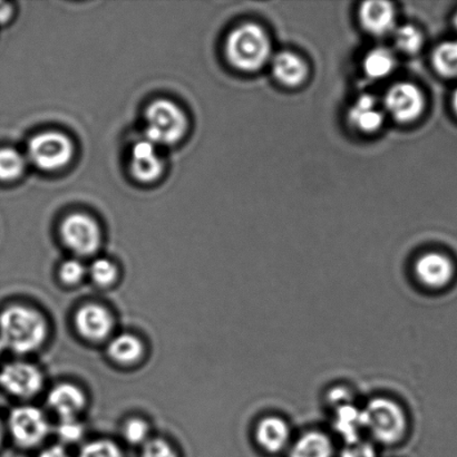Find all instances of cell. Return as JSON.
<instances>
[{"label":"cell","instance_id":"obj_3","mask_svg":"<svg viewBox=\"0 0 457 457\" xmlns=\"http://www.w3.org/2000/svg\"><path fill=\"white\" fill-rule=\"evenodd\" d=\"M146 137L155 145H172L187 129V116L173 102L159 100L146 110Z\"/></svg>","mask_w":457,"mask_h":457},{"label":"cell","instance_id":"obj_9","mask_svg":"<svg viewBox=\"0 0 457 457\" xmlns=\"http://www.w3.org/2000/svg\"><path fill=\"white\" fill-rule=\"evenodd\" d=\"M385 106L398 122H411L422 114L424 97L415 85L398 83L389 88L385 97Z\"/></svg>","mask_w":457,"mask_h":457},{"label":"cell","instance_id":"obj_29","mask_svg":"<svg viewBox=\"0 0 457 457\" xmlns=\"http://www.w3.org/2000/svg\"><path fill=\"white\" fill-rule=\"evenodd\" d=\"M57 433L62 441L74 443L82 438L84 428L78 419L61 420V423L57 428Z\"/></svg>","mask_w":457,"mask_h":457},{"label":"cell","instance_id":"obj_14","mask_svg":"<svg viewBox=\"0 0 457 457\" xmlns=\"http://www.w3.org/2000/svg\"><path fill=\"white\" fill-rule=\"evenodd\" d=\"M361 21L365 29L376 36L389 33L395 25V9L387 2H366L360 11Z\"/></svg>","mask_w":457,"mask_h":457},{"label":"cell","instance_id":"obj_23","mask_svg":"<svg viewBox=\"0 0 457 457\" xmlns=\"http://www.w3.org/2000/svg\"><path fill=\"white\" fill-rule=\"evenodd\" d=\"M24 170L25 159L20 152L12 149H0V180H16Z\"/></svg>","mask_w":457,"mask_h":457},{"label":"cell","instance_id":"obj_1","mask_svg":"<svg viewBox=\"0 0 457 457\" xmlns=\"http://www.w3.org/2000/svg\"><path fill=\"white\" fill-rule=\"evenodd\" d=\"M47 337V322L34 308L12 304L0 312V342L16 353L37 351Z\"/></svg>","mask_w":457,"mask_h":457},{"label":"cell","instance_id":"obj_25","mask_svg":"<svg viewBox=\"0 0 457 457\" xmlns=\"http://www.w3.org/2000/svg\"><path fill=\"white\" fill-rule=\"evenodd\" d=\"M89 276L97 286L109 287L118 279V268L110 260L97 259L89 268Z\"/></svg>","mask_w":457,"mask_h":457},{"label":"cell","instance_id":"obj_19","mask_svg":"<svg viewBox=\"0 0 457 457\" xmlns=\"http://www.w3.org/2000/svg\"><path fill=\"white\" fill-rule=\"evenodd\" d=\"M145 347L137 336L120 334L111 340L107 353L112 361L120 365L129 366L141 360Z\"/></svg>","mask_w":457,"mask_h":457},{"label":"cell","instance_id":"obj_7","mask_svg":"<svg viewBox=\"0 0 457 457\" xmlns=\"http://www.w3.org/2000/svg\"><path fill=\"white\" fill-rule=\"evenodd\" d=\"M62 239L74 253L87 257L101 245L100 227L87 214L74 213L67 217L61 227Z\"/></svg>","mask_w":457,"mask_h":457},{"label":"cell","instance_id":"obj_12","mask_svg":"<svg viewBox=\"0 0 457 457\" xmlns=\"http://www.w3.org/2000/svg\"><path fill=\"white\" fill-rule=\"evenodd\" d=\"M163 160L156 145L149 140L137 143L132 152L131 172L137 181L150 183L163 172Z\"/></svg>","mask_w":457,"mask_h":457},{"label":"cell","instance_id":"obj_30","mask_svg":"<svg viewBox=\"0 0 457 457\" xmlns=\"http://www.w3.org/2000/svg\"><path fill=\"white\" fill-rule=\"evenodd\" d=\"M142 457H178V455L167 441L162 438H154L145 443Z\"/></svg>","mask_w":457,"mask_h":457},{"label":"cell","instance_id":"obj_33","mask_svg":"<svg viewBox=\"0 0 457 457\" xmlns=\"http://www.w3.org/2000/svg\"><path fill=\"white\" fill-rule=\"evenodd\" d=\"M12 9L11 4L0 3V24L6 22L11 18Z\"/></svg>","mask_w":457,"mask_h":457},{"label":"cell","instance_id":"obj_4","mask_svg":"<svg viewBox=\"0 0 457 457\" xmlns=\"http://www.w3.org/2000/svg\"><path fill=\"white\" fill-rule=\"evenodd\" d=\"M364 411L365 429L384 445H394L405 436L407 420L404 411L387 398H375Z\"/></svg>","mask_w":457,"mask_h":457},{"label":"cell","instance_id":"obj_22","mask_svg":"<svg viewBox=\"0 0 457 457\" xmlns=\"http://www.w3.org/2000/svg\"><path fill=\"white\" fill-rule=\"evenodd\" d=\"M433 64L446 78H457V40L443 43L433 54Z\"/></svg>","mask_w":457,"mask_h":457},{"label":"cell","instance_id":"obj_26","mask_svg":"<svg viewBox=\"0 0 457 457\" xmlns=\"http://www.w3.org/2000/svg\"><path fill=\"white\" fill-rule=\"evenodd\" d=\"M79 457H123V455L115 443L107 440H97L85 445L80 450Z\"/></svg>","mask_w":457,"mask_h":457},{"label":"cell","instance_id":"obj_28","mask_svg":"<svg viewBox=\"0 0 457 457\" xmlns=\"http://www.w3.org/2000/svg\"><path fill=\"white\" fill-rule=\"evenodd\" d=\"M85 272H87V269L79 260H67L62 264L60 278L65 285L74 286L83 280Z\"/></svg>","mask_w":457,"mask_h":457},{"label":"cell","instance_id":"obj_2","mask_svg":"<svg viewBox=\"0 0 457 457\" xmlns=\"http://www.w3.org/2000/svg\"><path fill=\"white\" fill-rule=\"evenodd\" d=\"M226 53L228 62L236 69L253 71L266 64L270 57L271 46L262 27L245 24L228 35Z\"/></svg>","mask_w":457,"mask_h":457},{"label":"cell","instance_id":"obj_20","mask_svg":"<svg viewBox=\"0 0 457 457\" xmlns=\"http://www.w3.org/2000/svg\"><path fill=\"white\" fill-rule=\"evenodd\" d=\"M334 447L324 433L309 432L295 443L290 457H333Z\"/></svg>","mask_w":457,"mask_h":457},{"label":"cell","instance_id":"obj_17","mask_svg":"<svg viewBox=\"0 0 457 457\" xmlns=\"http://www.w3.org/2000/svg\"><path fill=\"white\" fill-rule=\"evenodd\" d=\"M272 73L287 87H297L307 76V66L302 58L290 52L277 54L271 62Z\"/></svg>","mask_w":457,"mask_h":457},{"label":"cell","instance_id":"obj_27","mask_svg":"<svg viewBox=\"0 0 457 457\" xmlns=\"http://www.w3.org/2000/svg\"><path fill=\"white\" fill-rule=\"evenodd\" d=\"M123 436L131 445H142L149 437V425L141 419H131L124 424Z\"/></svg>","mask_w":457,"mask_h":457},{"label":"cell","instance_id":"obj_34","mask_svg":"<svg viewBox=\"0 0 457 457\" xmlns=\"http://www.w3.org/2000/svg\"><path fill=\"white\" fill-rule=\"evenodd\" d=\"M4 428L2 419H0V445H2L4 440Z\"/></svg>","mask_w":457,"mask_h":457},{"label":"cell","instance_id":"obj_10","mask_svg":"<svg viewBox=\"0 0 457 457\" xmlns=\"http://www.w3.org/2000/svg\"><path fill=\"white\" fill-rule=\"evenodd\" d=\"M75 327L83 338L101 342L113 330L114 320L111 312L98 303H87L80 307L74 318Z\"/></svg>","mask_w":457,"mask_h":457},{"label":"cell","instance_id":"obj_11","mask_svg":"<svg viewBox=\"0 0 457 457\" xmlns=\"http://www.w3.org/2000/svg\"><path fill=\"white\" fill-rule=\"evenodd\" d=\"M455 268L445 254L428 253L420 257L415 263L418 279L429 288H443L453 279Z\"/></svg>","mask_w":457,"mask_h":457},{"label":"cell","instance_id":"obj_21","mask_svg":"<svg viewBox=\"0 0 457 457\" xmlns=\"http://www.w3.org/2000/svg\"><path fill=\"white\" fill-rule=\"evenodd\" d=\"M395 67V58L385 48H376L369 53L364 61L366 74L371 79H384L392 73Z\"/></svg>","mask_w":457,"mask_h":457},{"label":"cell","instance_id":"obj_32","mask_svg":"<svg viewBox=\"0 0 457 457\" xmlns=\"http://www.w3.org/2000/svg\"><path fill=\"white\" fill-rule=\"evenodd\" d=\"M38 457H70L64 447L54 445L44 450Z\"/></svg>","mask_w":457,"mask_h":457},{"label":"cell","instance_id":"obj_31","mask_svg":"<svg viewBox=\"0 0 457 457\" xmlns=\"http://www.w3.org/2000/svg\"><path fill=\"white\" fill-rule=\"evenodd\" d=\"M342 457H378L374 446L370 443L358 441L345 447Z\"/></svg>","mask_w":457,"mask_h":457},{"label":"cell","instance_id":"obj_8","mask_svg":"<svg viewBox=\"0 0 457 457\" xmlns=\"http://www.w3.org/2000/svg\"><path fill=\"white\" fill-rule=\"evenodd\" d=\"M43 385L42 371L29 362L12 361L0 370V386L12 396L33 397L37 395Z\"/></svg>","mask_w":457,"mask_h":457},{"label":"cell","instance_id":"obj_5","mask_svg":"<svg viewBox=\"0 0 457 457\" xmlns=\"http://www.w3.org/2000/svg\"><path fill=\"white\" fill-rule=\"evenodd\" d=\"M29 156L30 162L44 171H56L73 158V143L62 133L38 134L29 142Z\"/></svg>","mask_w":457,"mask_h":457},{"label":"cell","instance_id":"obj_6","mask_svg":"<svg viewBox=\"0 0 457 457\" xmlns=\"http://www.w3.org/2000/svg\"><path fill=\"white\" fill-rule=\"evenodd\" d=\"M8 429L17 445L29 449L46 438L49 427L40 410L34 406H21L9 415Z\"/></svg>","mask_w":457,"mask_h":457},{"label":"cell","instance_id":"obj_36","mask_svg":"<svg viewBox=\"0 0 457 457\" xmlns=\"http://www.w3.org/2000/svg\"><path fill=\"white\" fill-rule=\"evenodd\" d=\"M4 345L2 342H0V353H2V352L4 351Z\"/></svg>","mask_w":457,"mask_h":457},{"label":"cell","instance_id":"obj_13","mask_svg":"<svg viewBox=\"0 0 457 457\" xmlns=\"http://www.w3.org/2000/svg\"><path fill=\"white\" fill-rule=\"evenodd\" d=\"M47 402L61 420H70L78 418L87 404V397L76 385L62 383L49 392Z\"/></svg>","mask_w":457,"mask_h":457},{"label":"cell","instance_id":"obj_18","mask_svg":"<svg viewBox=\"0 0 457 457\" xmlns=\"http://www.w3.org/2000/svg\"><path fill=\"white\" fill-rule=\"evenodd\" d=\"M335 428L347 445L360 441L361 433L365 429L364 411L352 404L340 405L336 413Z\"/></svg>","mask_w":457,"mask_h":457},{"label":"cell","instance_id":"obj_15","mask_svg":"<svg viewBox=\"0 0 457 457\" xmlns=\"http://www.w3.org/2000/svg\"><path fill=\"white\" fill-rule=\"evenodd\" d=\"M352 127L366 133H373L382 127L384 114L378 101L370 94L357 98L348 113Z\"/></svg>","mask_w":457,"mask_h":457},{"label":"cell","instance_id":"obj_35","mask_svg":"<svg viewBox=\"0 0 457 457\" xmlns=\"http://www.w3.org/2000/svg\"><path fill=\"white\" fill-rule=\"evenodd\" d=\"M453 105H454V110L457 113V88H456V91H455L454 96H453Z\"/></svg>","mask_w":457,"mask_h":457},{"label":"cell","instance_id":"obj_37","mask_svg":"<svg viewBox=\"0 0 457 457\" xmlns=\"http://www.w3.org/2000/svg\"><path fill=\"white\" fill-rule=\"evenodd\" d=\"M454 25H455V29H457V15L454 18Z\"/></svg>","mask_w":457,"mask_h":457},{"label":"cell","instance_id":"obj_24","mask_svg":"<svg viewBox=\"0 0 457 457\" xmlns=\"http://www.w3.org/2000/svg\"><path fill=\"white\" fill-rule=\"evenodd\" d=\"M395 42L401 51L415 54L422 48L423 36L416 27L405 25L396 30Z\"/></svg>","mask_w":457,"mask_h":457},{"label":"cell","instance_id":"obj_16","mask_svg":"<svg viewBox=\"0 0 457 457\" xmlns=\"http://www.w3.org/2000/svg\"><path fill=\"white\" fill-rule=\"evenodd\" d=\"M255 438L263 450L277 453L288 445L290 429L284 420L267 418L258 424L255 429Z\"/></svg>","mask_w":457,"mask_h":457}]
</instances>
